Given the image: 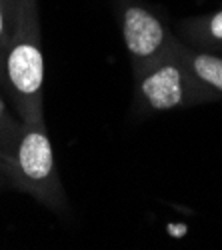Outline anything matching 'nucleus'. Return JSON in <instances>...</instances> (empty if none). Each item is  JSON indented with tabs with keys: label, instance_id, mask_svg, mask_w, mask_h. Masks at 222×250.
Here are the masks:
<instances>
[{
	"label": "nucleus",
	"instance_id": "nucleus-2",
	"mask_svg": "<svg viewBox=\"0 0 222 250\" xmlns=\"http://www.w3.org/2000/svg\"><path fill=\"white\" fill-rule=\"evenodd\" d=\"M0 174L50 210L66 212V194L44 122H18L14 136L0 150Z\"/></svg>",
	"mask_w": 222,
	"mask_h": 250
},
{
	"label": "nucleus",
	"instance_id": "nucleus-5",
	"mask_svg": "<svg viewBox=\"0 0 222 250\" xmlns=\"http://www.w3.org/2000/svg\"><path fill=\"white\" fill-rule=\"evenodd\" d=\"M174 52L182 58V62L190 68V72L204 82L206 86L222 92V58L208 54V52H194L180 44L178 40L174 42Z\"/></svg>",
	"mask_w": 222,
	"mask_h": 250
},
{
	"label": "nucleus",
	"instance_id": "nucleus-6",
	"mask_svg": "<svg viewBox=\"0 0 222 250\" xmlns=\"http://www.w3.org/2000/svg\"><path fill=\"white\" fill-rule=\"evenodd\" d=\"M180 34H184L188 40H212L222 42V10L206 16V18H192L180 24Z\"/></svg>",
	"mask_w": 222,
	"mask_h": 250
},
{
	"label": "nucleus",
	"instance_id": "nucleus-1",
	"mask_svg": "<svg viewBox=\"0 0 222 250\" xmlns=\"http://www.w3.org/2000/svg\"><path fill=\"white\" fill-rule=\"evenodd\" d=\"M0 86L18 120L44 122V56L40 48L36 0H26L20 8L6 44L0 50Z\"/></svg>",
	"mask_w": 222,
	"mask_h": 250
},
{
	"label": "nucleus",
	"instance_id": "nucleus-7",
	"mask_svg": "<svg viewBox=\"0 0 222 250\" xmlns=\"http://www.w3.org/2000/svg\"><path fill=\"white\" fill-rule=\"evenodd\" d=\"M0 4H2V10H4V16H6V22H8V28L12 30V24L14 20L22 8L26 4V0H0Z\"/></svg>",
	"mask_w": 222,
	"mask_h": 250
},
{
	"label": "nucleus",
	"instance_id": "nucleus-8",
	"mask_svg": "<svg viewBox=\"0 0 222 250\" xmlns=\"http://www.w3.org/2000/svg\"><path fill=\"white\" fill-rule=\"evenodd\" d=\"M10 36V28H8V22H6V16H4V10H2V4H0V50L6 44V40Z\"/></svg>",
	"mask_w": 222,
	"mask_h": 250
},
{
	"label": "nucleus",
	"instance_id": "nucleus-3",
	"mask_svg": "<svg viewBox=\"0 0 222 250\" xmlns=\"http://www.w3.org/2000/svg\"><path fill=\"white\" fill-rule=\"evenodd\" d=\"M134 76L140 104L156 112L194 104L200 88L206 86L190 72L182 58L174 52V46L160 58L148 62L146 66L134 70Z\"/></svg>",
	"mask_w": 222,
	"mask_h": 250
},
{
	"label": "nucleus",
	"instance_id": "nucleus-4",
	"mask_svg": "<svg viewBox=\"0 0 222 250\" xmlns=\"http://www.w3.org/2000/svg\"><path fill=\"white\" fill-rule=\"evenodd\" d=\"M120 28H122V40L134 70L166 54L176 42V36L170 34L162 20L140 4L122 6Z\"/></svg>",
	"mask_w": 222,
	"mask_h": 250
}]
</instances>
